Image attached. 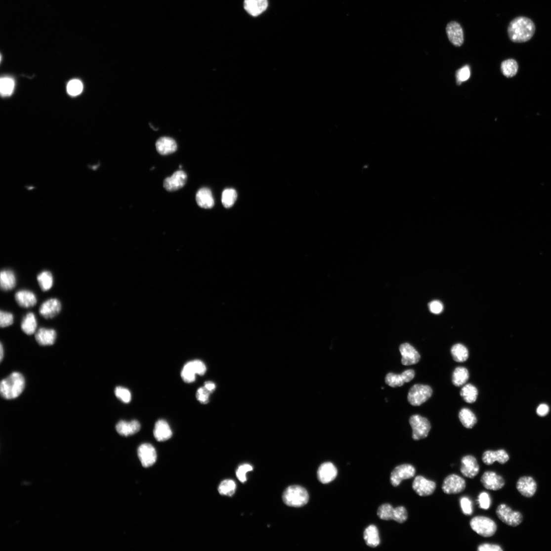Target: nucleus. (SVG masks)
Segmentation results:
<instances>
[{"label":"nucleus","mask_w":551,"mask_h":551,"mask_svg":"<svg viewBox=\"0 0 551 551\" xmlns=\"http://www.w3.org/2000/svg\"><path fill=\"white\" fill-rule=\"evenodd\" d=\"M466 482L461 476L451 474L448 476L444 480L442 490L446 494H458L463 492L466 489Z\"/></svg>","instance_id":"nucleus-9"},{"label":"nucleus","mask_w":551,"mask_h":551,"mask_svg":"<svg viewBox=\"0 0 551 551\" xmlns=\"http://www.w3.org/2000/svg\"><path fill=\"white\" fill-rule=\"evenodd\" d=\"M40 287L43 292L50 290L53 286L54 278L52 273L48 271H42L37 277Z\"/></svg>","instance_id":"nucleus-34"},{"label":"nucleus","mask_w":551,"mask_h":551,"mask_svg":"<svg viewBox=\"0 0 551 551\" xmlns=\"http://www.w3.org/2000/svg\"><path fill=\"white\" fill-rule=\"evenodd\" d=\"M416 473V468L411 465L404 464L399 466L392 471L390 482L393 486H398L403 480L414 477Z\"/></svg>","instance_id":"nucleus-8"},{"label":"nucleus","mask_w":551,"mask_h":551,"mask_svg":"<svg viewBox=\"0 0 551 551\" xmlns=\"http://www.w3.org/2000/svg\"><path fill=\"white\" fill-rule=\"evenodd\" d=\"M516 487L518 492L527 498L533 497L537 490L536 482L530 476H524L519 478Z\"/></svg>","instance_id":"nucleus-19"},{"label":"nucleus","mask_w":551,"mask_h":551,"mask_svg":"<svg viewBox=\"0 0 551 551\" xmlns=\"http://www.w3.org/2000/svg\"><path fill=\"white\" fill-rule=\"evenodd\" d=\"M459 419L463 426L467 429L473 428L477 422L475 414L466 408L462 409L460 411Z\"/></svg>","instance_id":"nucleus-32"},{"label":"nucleus","mask_w":551,"mask_h":551,"mask_svg":"<svg viewBox=\"0 0 551 551\" xmlns=\"http://www.w3.org/2000/svg\"><path fill=\"white\" fill-rule=\"evenodd\" d=\"M446 30L448 38L454 45L459 47L463 44L464 31L460 24L451 21L448 24Z\"/></svg>","instance_id":"nucleus-17"},{"label":"nucleus","mask_w":551,"mask_h":551,"mask_svg":"<svg viewBox=\"0 0 551 551\" xmlns=\"http://www.w3.org/2000/svg\"><path fill=\"white\" fill-rule=\"evenodd\" d=\"M549 411V408L548 405L546 404L540 405L537 409V414L538 415L544 417L546 416Z\"/></svg>","instance_id":"nucleus-54"},{"label":"nucleus","mask_w":551,"mask_h":551,"mask_svg":"<svg viewBox=\"0 0 551 551\" xmlns=\"http://www.w3.org/2000/svg\"><path fill=\"white\" fill-rule=\"evenodd\" d=\"M156 150L162 155H167L176 151L177 145L176 141L169 137H163L157 141Z\"/></svg>","instance_id":"nucleus-27"},{"label":"nucleus","mask_w":551,"mask_h":551,"mask_svg":"<svg viewBox=\"0 0 551 551\" xmlns=\"http://www.w3.org/2000/svg\"><path fill=\"white\" fill-rule=\"evenodd\" d=\"M204 387H206L210 392H212L215 388V384L211 381H208L205 383Z\"/></svg>","instance_id":"nucleus-55"},{"label":"nucleus","mask_w":551,"mask_h":551,"mask_svg":"<svg viewBox=\"0 0 551 551\" xmlns=\"http://www.w3.org/2000/svg\"><path fill=\"white\" fill-rule=\"evenodd\" d=\"M479 507L483 509H489L491 505V499L489 494L482 492L478 496Z\"/></svg>","instance_id":"nucleus-47"},{"label":"nucleus","mask_w":551,"mask_h":551,"mask_svg":"<svg viewBox=\"0 0 551 551\" xmlns=\"http://www.w3.org/2000/svg\"><path fill=\"white\" fill-rule=\"evenodd\" d=\"M61 304L57 298H52L44 302L39 310L41 316L46 319H52L59 313Z\"/></svg>","instance_id":"nucleus-18"},{"label":"nucleus","mask_w":551,"mask_h":551,"mask_svg":"<svg viewBox=\"0 0 551 551\" xmlns=\"http://www.w3.org/2000/svg\"><path fill=\"white\" fill-rule=\"evenodd\" d=\"M37 326L35 314L33 312L28 313L22 321L21 329L23 332L27 335H33L36 333Z\"/></svg>","instance_id":"nucleus-30"},{"label":"nucleus","mask_w":551,"mask_h":551,"mask_svg":"<svg viewBox=\"0 0 551 551\" xmlns=\"http://www.w3.org/2000/svg\"><path fill=\"white\" fill-rule=\"evenodd\" d=\"M451 353L453 359L458 363H464L468 358V351L466 346L457 343L453 346Z\"/></svg>","instance_id":"nucleus-33"},{"label":"nucleus","mask_w":551,"mask_h":551,"mask_svg":"<svg viewBox=\"0 0 551 551\" xmlns=\"http://www.w3.org/2000/svg\"><path fill=\"white\" fill-rule=\"evenodd\" d=\"M409 424L413 429L414 440L423 439L428 436L431 428L428 419L420 415H414L409 419Z\"/></svg>","instance_id":"nucleus-6"},{"label":"nucleus","mask_w":551,"mask_h":551,"mask_svg":"<svg viewBox=\"0 0 551 551\" xmlns=\"http://www.w3.org/2000/svg\"><path fill=\"white\" fill-rule=\"evenodd\" d=\"M429 308L432 313L437 314L443 311L444 306L442 302L435 300L429 304Z\"/></svg>","instance_id":"nucleus-52"},{"label":"nucleus","mask_w":551,"mask_h":551,"mask_svg":"<svg viewBox=\"0 0 551 551\" xmlns=\"http://www.w3.org/2000/svg\"><path fill=\"white\" fill-rule=\"evenodd\" d=\"M496 514L502 522L511 527H516L521 524L523 519L521 512L513 510L504 504L498 507Z\"/></svg>","instance_id":"nucleus-7"},{"label":"nucleus","mask_w":551,"mask_h":551,"mask_svg":"<svg viewBox=\"0 0 551 551\" xmlns=\"http://www.w3.org/2000/svg\"><path fill=\"white\" fill-rule=\"evenodd\" d=\"M460 505L464 514L470 515L473 513V506H472V502L469 498L466 497L461 498Z\"/></svg>","instance_id":"nucleus-48"},{"label":"nucleus","mask_w":551,"mask_h":551,"mask_svg":"<svg viewBox=\"0 0 551 551\" xmlns=\"http://www.w3.org/2000/svg\"><path fill=\"white\" fill-rule=\"evenodd\" d=\"M535 32L534 22L526 17H518L509 24L508 33L509 39L515 43L525 42L530 40Z\"/></svg>","instance_id":"nucleus-1"},{"label":"nucleus","mask_w":551,"mask_h":551,"mask_svg":"<svg viewBox=\"0 0 551 551\" xmlns=\"http://www.w3.org/2000/svg\"><path fill=\"white\" fill-rule=\"evenodd\" d=\"M470 526L472 530L484 538L493 537L497 530L496 523L491 518L483 516H477L472 518Z\"/></svg>","instance_id":"nucleus-4"},{"label":"nucleus","mask_w":551,"mask_h":551,"mask_svg":"<svg viewBox=\"0 0 551 551\" xmlns=\"http://www.w3.org/2000/svg\"><path fill=\"white\" fill-rule=\"evenodd\" d=\"M481 482L486 489L492 491L500 490L506 484L505 479L492 471L484 472L481 478Z\"/></svg>","instance_id":"nucleus-11"},{"label":"nucleus","mask_w":551,"mask_h":551,"mask_svg":"<svg viewBox=\"0 0 551 551\" xmlns=\"http://www.w3.org/2000/svg\"><path fill=\"white\" fill-rule=\"evenodd\" d=\"M187 179V175L184 171L178 170L170 177L165 179L164 182V188L169 192L179 190L185 185Z\"/></svg>","instance_id":"nucleus-16"},{"label":"nucleus","mask_w":551,"mask_h":551,"mask_svg":"<svg viewBox=\"0 0 551 551\" xmlns=\"http://www.w3.org/2000/svg\"><path fill=\"white\" fill-rule=\"evenodd\" d=\"M237 489V485L232 480H225L219 484L218 491L220 495L231 497Z\"/></svg>","instance_id":"nucleus-39"},{"label":"nucleus","mask_w":551,"mask_h":551,"mask_svg":"<svg viewBox=\"0 0 551 551\" xmlns=\"http://www.w3.org/2000/svg\"><path fill=\"white\" fill-rule=\"evenodd\" d=\"M432 393V389L428 385L415 384L409 391L408 401L412 405L419 406L429 400Z\"/></svg>","instance_id":"nucleus-5"},{"label":"nucleus","mask_w":551,"mask_h":551,"mask_svg":"<svg viewBox=\"0 0 551 551\" xmlns=\"http://www.w3.org/2000/svg\"><path fill=\"white\" fill-rule=\"evenodd\" d=\"M14 321V317L12 313L1 311L0 313V326L1 328H5L12 325Z\"/></svg>","instance_id":"nucleus-45"},{"label":"nucleus","mask_w":551,"mask_h":551,"mask_svg":"<svg viewBox=\"0 0 551 551\" xmlns=\"http://www.w3.org/2000/svg\"><path fill=\"white\" fill-rule=\"evenodd\" d=\"M283 501L289 507L300 508L308 503L309 495L304 487L293 485L288 487L283 493Z\"/></svg>","instance_id":"nucleus-3"},{"label":"nucleus","mask_w":551,"mask_h":551,"mask_svg":"<svg viewBox=\"0 0 551 551\" xmlns=\"http://www.w3.org/2000/svg\"><path fill=\"white\" fill-rule=\"evenodd\" d=\"M480 467L474 456L466 455L462 459L461 471L466 477L473 479L479 473Z\"/></svg>","instance_id":"nucleus-14"},{"label":"nucleus","mask_w":551,"mask_h":551,"mask_svg":"<svg viewBox=\"0 0 551 551\" xmlns=\"http://www.w3.org/2000/svg\"><path fill=\"white\" fill-rule=\"evenodd\" d=\"M118 433L123 436H129L137 433L140 429V424L136 420L127 422L122 420L116 425Z\"/></svg>","instance_id":"nucleus-24"},{"label":"nucleus","mask_w":551,"mask_h":551,"mask_svg":"<svg viewBox=\"0 0 551 551\" xmlns=\"http://www.w3.org/2000/svg\"><path fill=\"white\" fill-rule=\"evenodd\" d=\"M317 475L318 480L322 483L327 484L336 479L338 475V470L332 463H325L319 467Z\"/></svg>","instance_id":"nucleus-21"},{"label":"nucleus","mask_w":551,"mask_h":551,"mask_svg":"<svg viewBox=\"0 0 551 551\" xmlns=\"http://www.w3.org/2000/svg\"><path fill=\"white\" fill-rule=\"evenodd\" d=\"M4 356V349L2 343H1V347H0V359L2 360Z\"/></svg>","instance_id":"nucleus-56"},{"label":"nucleus","mask_w":551,"mask_h":551,"mask_svg":"<svg viewBox=\"0 0 551 551\" xmlns=\"http://www.w3.org/2000/svg\"><path fill=\"white\" fill-rule=\"evenodd\" d=\"M364 537L369 547L375 548L380 544L379 531L375 525H370L365 529Z\"/></svg>","instance_id":"nucleus-31"},{"label":"nucleus","mask_w":551,"mask_h":551,"mask_svg":"<svg viewBox=\"0 0 551 551\" xmlns=\"http://www.w3.org/2000/svg\"><path fill=\"white\" fill-rule=\"evenodd\" d=\"M395 513V508H393L389 504H384L381 506L377 511L378 516L385 521L394 520Z\"/></svg>","instance_id":"nucleus-38"},{"label":"nucleus","mask_w":551,"mask_h":551,"mask_svg":"<svg viewBox=\"0 0 551 551\" xmlns=\"http://www.w3.org/2000/svg\"><path fill=\"white\" fill-rule=\"evenodd\" d=\"M244 8L251 16L256 17L265 11L269 3L267 0H244Z\"/></svg>","instance_id":"nucleus-22"},{"label":"nucleus","mask_w":551,"mask_h":551,"mask_svg":"<svg viewBox=\"0 0 551 551\" xmlns=\"http://www.w3.org/2000/svg\"><path fill=\"white\" fill-rule=\"evenodd\" d=\"M478 551H503V550L498 545L483 544L478 546Z\"/></svg>","instance_id":"nucleus-53"},{"label":"nucleus","mask_w":551,"mask_h":551,"mask_svg":"<svg viewBox=\"0 0 551 551\" xmlns=\"http://www.w3.org/2000/svg\"><path fill=\"white\" fill-rule=\"evenodd\" d=\"M138 456L144 467L152 466L156 462L157 453L154 447L150 444L141 445L138 449Z\"/></svg>","instance_id":"nucleus-13"},{"label":"nucleus","mask_w":551,"mask_h":551,"mask_svg":"<svg viewBox=\"0 0 551 551\" xmlns=\"http://www.w3.org/2000/svg\"><path fill=\"white\" fill-rule=\"evenodd\" d=\"M196 199L198 206L203 209H210L214 206L212 194L208 188H201L196 194Z\"/></svg>","instance_id":"nucleus-28"},{"label":"nucleus","mask_w":551,"mask_h":551,"mask_svg":"<svg viewBox=\"0 0 551 551\" xmlns=\"http://www.w3.org/2000/svg\"><path fill=\"white\" fill-rule=\"evenodd\" d=\"M154 435L159 442H165L171 438L172 431L167 421L164 420L157 421L155 425Z\"/></svg>","instance_id":"nucleus-26"},{"label":"nucleus","mask_w":551,"mask_h":551,"mask_svg":"<svg viewBox=\"0 0 551 551\" xmlns=\"http://www.w3.org/2000/svg\"><path fill=\"white\" fill-rule=\"evenodd\" d=\"M15 299L20 307L26 308L34 307L37 303V297L35 294L26 290H21L15 293Z\"/></svg>","instance_id":"nucleus-23"},{"label":"nucleus","mask_w":551,"mask_h":551,"mask_svg":"<svg viewBox=\"0 0 551 551\" xmlns=\"http://www.w3.org/2000/svg\"><path fill=\"white\" fill-rule=\"evenodd\" d=\"M196 373L193 366L192 362H188L186 363L181 372V377L183 381L187 383H190L194 382L196 380Z\"/></svg>","instance_id":"nucleus-40"},{"label":"nucleus","mask_w":551,"mask_h":551,"mask_svg":"<svg viewBox=\"0 0 551 551\" xmlns=\"http://www.w3.org/2000/svg\"><path fill=\"white\" fill-rule=\"evenodd\" d=\"M478 391L477 388L471 384L464 386L461 390V395L466 403H474L478 397Z\"/></svg>","instance_id":"nucleus-36"},{"label":"nucleus","mask_w":551,"mask_h":551,"mask_svg":"<svg viewBox=\"0 0 551 551\" xmlns=\"http://www.w3.org/2000/svg\"><path fill=\"white\" fill-rule=\"evenodd\" d=\"M238 195L237 192L232 188L226 189L222 194V202L226 208H230L233 206Z\"/></svg>","instance_id":"nucleus-42"},{"label":"nucleus","mask_w":551,"mask_h":551,"mask_svg":"<svg viewBox=\"0 0 551 551\" xmlns=\"http://www.w3.org/2000/svg\"><path fill=\"white\" fill-rule=\"evenodd\" d=\"M83 90V83L78 80L70 81L67 85L68 92L72 96L79 95L82 92Z\"/></svg>","instance_id":"nucleus-43"},{"label":"nucleus","mask_w":551,"mask_h":551,"mask_svg":"<svg viewBox=\"0 0 551 551\" xmlns=\"http://www.w3.org/2000/svg\"><path fill=\"white\" fill-rule=\"evenodd\" d=\"M14 88V82L9 77L1 78L0 82V92L4 97L11 95Z\"/></svg>","instance_id":"nucleus-41"},{"label":"nucleus","mask_w":551,"mask_h":551,"mask_svg":"<svg viewBox=\"0 0 551 551\" xmlns=\"http://www.w3.org/2000/svg\"><path fill=\"white\" fill-rule=\"evenodd\" d=\"M57 334L53 329L42 328L36 333L35 338L38 343L42 346L51 345L56 340Z\"/></svg>","instance_id":"nucleus-25"},{"label":"nucleus","mask_w":551,"mask_h":551,"mask_svg":"<svg viewBox=\"0 0 551 551\" xmlns=\"http://www.w3.org/2000/svg\"><path fill=\"white\" fill-rule=\"evenodd\" d=\"M469 377V373L466 368L458 367L453 372L452 382L455 386L459 387L466 384Z\"/></svg>","instance_id":"nucleus-35"},{"label":"nucleus","mask_w":551,"mask_h":551,"mask_svg":"<svg viewBox=\"0 0 551 551\" xmlns=\"http://www.w3.org/2000/svg\"><path fill=\"white\" fill-rule=\"evenodd\" d=\"M116 397L124 403H128L131 399V395L130 391L125 387L118 386L115 389Z\"/></svg>","instance_id":"nucleus-44"},{"label":"nucleus","mask_w":551,"mask_h":551,"mask_svg":"<svg viewBox=\"0 0 551 551\" xmlns=\"http://www.w3.org/2000/svg\"><path fill=\"white\" fill-rule=\"evenodd\" d=\"M252 470H253V466L248 464H245L239 467L236 474H237L238 479L242 483H244L247 481V473Z\"/></svg>","instance_id":"nucleus-49"},{"label":"nucleus","mask_w":551,"mask_h":551,"mask_svg":"<svg viewBox=\"0 0 551 551\" xmlns=\"http://www.w3.org/2000/svg\"><path fill=\"white\" fill-rule=\"evenodd\" d=\"M210 393L206 387H200L197 390L196 398L202 404H207L209 402Z\"/></svg>","instance_id":"nucleus-50"},{"label":"nucleus","mask_w":551,"mask_h":551,"mask_svg":"<svg viewBox=\"0 0 551 551\" xmlns=\"http://www.w3.org/2000/svg\"><path fill=\"white\" fill-rule=\"evenodd\" d=\"M25 385L24 377L20 373L14 372L0 384V392L2 397L7 400L18 397L23 391Z\"/></svg>","instance_id":"nucleus-2"},{"label":"nucleus","mask_w":551,"mask_h":551,"mask_svg":"<svg viewBox=\"0 0 551 551\" xmlns=\"http://www.w3.org/2000/svg\"><path fill=\"white\" fill-rule=\"evenodd\" d=\"M402 355V364L404 366H411L419 363L421 356L417 350L411 344L404 343L400 346Z\"/></svg>","instance_id":"nucleus-15"},{"label":"nucleus","mask_w":551,"mask_h":551,"mask_svg":"<svg viewBox=\"0 0 551 551\" xmlns=\"http://www.w3.org/2000/svg\"><path fill=\"white\" fill-rule=\"evenodd\" d=\"M470 76V70L469 66H466L463 67L456 73V79H457L458 84L460 85L462 83L467 81L469 78Z\"/></svg>","instance_id":"nucleus-46"},{"label":"nucleus","mask_w":551,"mask_h":551,"mask_svg":"<svg viewBox=\"0 0 551 551\" xmlns=\"http://www.w3.org/2000/svg\"><path fill=\"white\" fill-rule=\"evenodd\" d=\"M17 284L16 276L10 270H3L0 275V285L4 291H9L13 289Z\"/></svg>","instance_id":"nucleus-29"},{"label":"nucleus","mask_w":551,"mask_h":551,"mask_svg":"<svg viewBox=\"0 0 551 551\" xmlns=\"http://www.w3.org/2000/svg\"><path fill=\"white\" fill-rule=\"evenodd\" d=\"M482 460L484 464L487 466L492 465L496 462L503 465L509 461V456L503 449L495 451L488 450L483 454Z\"/></svg>","instance_id":"nucleus-20"},{"label":"nucleus","mask_w":551,"mask_h":551,"mask_svg":"<svg viewBox=\"0 0 551 551\" xmlns=\"http://www.w3.org/2000/svg\"><path fill=\"white\" fill-rule=\"evenodd\" d=\"M518 69L517 63L513 59L504 61L501 64V71L503 74L508 78L514 77L517 74Z\"/></svg>","instance_id":"nucleus-37"},{"label":"nucleus","mask_w":551,"mask_h":551,"mask_svg":"<svg viewBox=\"0 0 551 551\" xmlns=\"http://www.w3.org/2000/svg\"><path fill=\"white\" fill-rule=\"evenodd\" d=\"M436 484L431 480L422 476H417L414 480L413 488L420 496L427 497L432 495L436 490Z\"/></svg>","instance_id":"nucleus-10"},{"label":"nucleus","mask_w":551,"mask_h":551,"mask_svg":"<svg viewBox=\"0 0 551 551\" xmlns=\"http://www.w3.org/2000/svg\"><path fill=\"white\" fill-rule=\"evenodd\" d=\"M415 376V372L413 370H407L401 374L390 373L386 375L385 381L386 384L390 387H401L405 383L411 381Z\"/></svg>","instance_id":"nucleus-12"},{"label":"nucleus","mask_w":551,"mask_h":551,"mask_svg":"<svg viewBox=\"0 0 551 551\" xmlns=\"http://www.w3.org/2000/svg\"><path fill=\"white\" fill-rule=\"evenodd\" d=\"M193 366L197 374L203 375L206 373L207 368L202 361L199 360L192 361Z\"/></svg>","instance_id":"nucleus-51"}]
</instances>
